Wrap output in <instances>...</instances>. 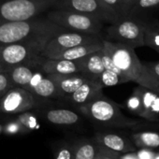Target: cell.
<instances>
[{
	"mask_svg": "<svg viewBox=\"0 0 159 159\" xmlns=\"http://www.w3.org/2000/svg\"><path fill=\"white\" fill-rule=\"evenodd\" d=\"M125 154V153H124ZM120 159H138L137 156L135 155V153H132V152H126L125 155H122L121 154V157Z\"/></svg>",
	"mask_w": 159,
	"mask_h": 159,
	"instance_id": "836d02e7",
	"label": "cell"
},
{
	"mask_svg": "<svg viewBox=\"0 0 159 159\" xmlns=\"http://www.w3.org/2000/svg\"><path fill=\"white\" fill-rule=\"evenodd\" d=\"M25 89L45 100L58 99V92L52 80L37 67L33 78Z\"/></svg>",
	"mask_w": 159,
	"mask_h": 159,
	"instance_id": "7c38bea8",
	"label": "cell"
},
{
	"mask_svg": "<svg viewBox=\"0 0 159 159\" xmlns=\"http://www.w3.org/2000/svg\"><path fill=\"white\" fill-rule=\"evenodd\" d=\"M125 106L130 112H132L133 114H135L139 117H141V115H142V100H141L140 85L137 86L134 89L132 95L126 100Z\"/></svg>",
	"mask_w": 159,
	"mask_h": 159,
	"instance_id": "484cf974",
	"label": "cell"
},
{
	"mask_svg": "<svg viewBox=\"0 0 159 159\" xmlns=\"http://www.w3.org/2000/svg\"><path fill=\"white\" fill-rule=\"evenodd\" d=\"M58 0H0V23L21 22L43 16Z\"/></svg>",
	"mask_w": 159,
	"mask_h": 159,
	"instance_id": "277c9868",
	"label": "cell"
},
{
	"mask_svg": "<svg viewBox=\"0 0 159 159\" xmlns=\"http://www.w3.org/2000/svg\"><path fill=\"white\" fill-rule=\"evenodd\" d=\"M41 117L48 123L55 125L70 126L77 125L81 121L80 115L69 109L64 108H51V109H39Z\"/></svg>",
	"mask_w": 159,
	"mask_h": 159,
	"instance_id": "2e32d148",
	"label": "cell"
},
{
	"mask_svg": "<svg viewBox=\"0 0 159 159\" xmlns=\"http://www.w3.org/2000/svg\"><path fill=\"white\" fill-rule=\"evenodd\" d=\"M72 159H96L101 146L97 140L88 138H83L72 142Z\"/></svg>",
	"mask_w": 159,
	"mask_h": 159,
	"instance_id": "ffe728a7",
	"label": "cell"
},
{
	"mask_svg": "<svg viewBox=\"0 0 159 159\" xmlns=\"http://www.w3.org/2000/svg\"><path fill=\"white\" fill-rule=\"evenodd\" d=\"M55 9L76 11L94 16L105 24H113L118 19L100 0H58Z\"/></svg>",
	"mask_w": 159,
	"mask_h": 159,
	"instance_id": "30bf717a",
	"label": "cell"
},
{
	"mask_svg": "<svg viewBox=\"0 0 159 159\" xmlns=\"http://www.w3.org/2000/svg\"><path fill=\"white\" fill-rule=\"evenodd\" d=\"M157 93H158V94H159V90H158V91H157Z\"/></svg>",
	"mask_w": 159,
	"mask_h": 159,
	"instance_id": "74e56055",
	"label": "cell"
},
{
	"mask_svg": "<svg viewBox=\"0 0 159 159\" xmlns=\"http://www.w3.org/2000/svg\"><path fill=\"white\" fill-rule=\"evenodd\" d=\"M94 139L100 146L119 153L133 152L136 150V146L131 139L117 133L97 132Z\"/></svg>",
	"mask_w": 159,
	"mask_h": 159,
	"instance_id": "5bb4252c",
	"label": "cell"
},
{
	"mask_svg": "<svg viewBox=\"0 0 159 159\" xmlns=\"http://www.w3.org/2000/svg\"><path fill=\"white\" fill-rule=\"evenodd\" d=\"M15 119L18 120L21 125L25 127V129L27 131V133L36 131L39 128V117L33 111H25L19 114L14 115Z\"/></svg>",
	"mask_w": 159,
	"mask_h": 159,
	"instance_id": "d4e9b609",
	"label": "cell"
},
{
	"mask_svg": "<svg viewBox=\"0 0 159 159\" xmlns=\"http://www.w3.org/2000/svg\"><path fill=\"white\" fill-rule=\"evenodd\" d=\"M144 66H146L149 73L156 80V82L159 84V61L145 63Z\"/></svg>",
	"mask_w": 159,
	"mask_h": 159,
	"instance_id": "d6a6232c",
	"label": "cell"
},
{
	"mask_svg": "<svg viewBox=\"0 0 159 159\" xmlns=\"http://www.w3.org/2000/svg\"><path fill=\"white\" fill-rule=\"evenodd\" d=\"M157 7H159V0H136L134 3V6L131 10L130 16H131L132 12H134V11L152 10Z\"/></svg>",
	"mask_w": 159,
	"mask_h": 159,
	"instance_id": "f1b7e54d",
	"label": "cell"
},
{
	"mask_svg": "<svg viewBox=\"0 0 159 159\" xmlns=\"http://www.w3.org/2000/svg\"><path fill=\"white\" fill-rule=\"evenodd\" d=\"M103 49L110 54L114 65L121 71L125 83L135 82L139 85L157 92L159 84L149 73L135 53V49L122 43L102 39Z\"/></svg>",
	"mask_w": 159,
	"mask_h": 159,
	"instance_id": "6da1fadb",
	"label": "cell"
},
{
	"mask_svg": "<svg viewBox=\"0 0 159 159\" xmlns=\"http://www.w3.org/2000/svg\"><path fill=\"white\" fill-rule=\"evenodd\" d=\"M45 74H73L81 73L79 60H64L44 57L41 54L32 64Z\"/></svg>",
	"mask_w": 159,
	"mask_h": 159,
	"instance_id": "8fae6325",
	"label": "cell"
},
{
	"mask_svg": "<svg viewBox=\"0 0 159 159\" xmlns=\"http://www.w3.org/2000/svg\"><path fill=\"white\" fill-rule=\"evenodd\" d=\"M35 70L36 67L32 65H18L10 67L7 73L14 86L25 88L33 78Z\"/></svg>",
	"mask_w": 159,
	"mask_h": 159,
	"instance_id": "44dd1931",
	"label": "cell"
},
{
	"mask_svg": "<svg viewBox=\"0 0 159 159\" xmlns=\"http://www.w3.org/2000/svg\"><path fill=\"white\" fill-rule=\"evenodd\" d=\"M120 157H121V153L113 152L111 150H109L101 146V149L96 159H120Z\"/></svg>",
	"mask_w": 159,
	"mask_h": 159,
	"instance_id": "1f68e13d",
	"label": "cell"
},
{
	"mask_svg": "<svg viewBox=\"0 0 159 159\" xmlns=\"http://www.w3.org/2000/svg\"><path fill=\"white\" fill-rule=\"evenodd\" d=\"M103 88V85L98 81L89 80L78 89H76L73 93L64 97L62 99L78 108L102 95Z\"/></svg>",
	"mask_w": 159,
	"mask_h": 159,
	"instance_id": "4fadbf2b",
	"label": "cell"
},
{
	"mask_svg": "<svg viewBox=\"0 0 159 159\" xmlns=\"http://www.w3.org/2000/svg\"><path fill=\"white\" fill-rule=\"evenodd\" d=\"M44 16L52 23L66 30L79 33L101 36L104 30V25H106L104 22L94 16L61 9H52L47 11Z\"/></svg>",
	"mask_w": 159,
	"mask_h": 159,
	"instance_id": "5b68a950",
	"label": "cell"
},
{
	"mask_svg": "<svg viewBox=\"0 0 159 159\" xmlns=\"http://www.w3.org/2000/svg\"><path fill=\"white\" fill-rule=\"evenodd\" d=\"M98 82L103 85V87L105 86H114L120 84H124L122 78L117 75L116 73L107 70L105 69L103 71V73L100 75Z\"/></svg>",
	"mask_w": 159,
	"mask_h": 159,
	"instance_id": "83f0119b",
	"label": "cell"
},
{
	"mask_svg": "<svg viewBox=\"0 0 159 159\" xmlns=\"http://www.w3.org/2000/svg\"><path fill=\"white\" fill-rule=\"evenodd\" d=\"M102 39L103 38L99 35L79 33V32L65 30L52 35L47 40L41 52V55L47 56L49 54L71 47L98 42L102 40Z\"/></svg>",
	"mask_w": 159,
	"mask_h": 159,
	"instance_id": "9c48e42d",
	"label": "cell"
},
{
	"mask_svg": "<svg viewBox=\"0 0 159 159\" xmlns=\"http://www.w3.org/2000/svg\"><path fill=\"white\" fill-rule=\"evenodd\" d=\"M143 29L144 46L152 48L159 53V21L153 19L148 22H141Z\"/></svg>",
	"mask_w": 159,
	"mask_h": 159,
	"instance_id": "7402d4cb",
	"label": "cell"
},
{
	"mask_svg": "<svg viewBox=\"0 0 159 159\" xmlns=\"http://www.w3.org/2000/svg\"><path fill=\"white\" fill-rule=\"evenodd\" d=\"M131 140L136 147L155 149L159 147V133L155 131H142L132 134Z\"/></svg>",
	"mask_w": 159,
	"mask_h": 159,
	"instance_id": "603a6c76",
	"label": "cell"
},
{
	"mask_svg": "<svg viewBox=\"0 0 159 159\" xmlns=\"http://www.w3.org/2000/svg\"><path fill=\"white\" fill-rule=\"evenodd\" d=\"M79 62L81 73L95 81H98L100 75L105 70L101 56V50L87 54L86 56L79 59Z\"/></svg>",
	"mask_w": 159,
	"mask_h": 159,
	"instance_id": "ac0fdd59",
	"label": "cell"
},
{
	"mask_svg": "<svg viewBox=\"0 0 159 159\" xmlns=\"http://www.w3.org/2000/svg\"><path fill=\"white\" fill-rule=\"evenodd\" d=\"M100 2L109 9L118 20L130 16L131 8L125 2V0H100Z\"/></svg>",
	"mask_w": 159,
	"mask_h": 159,
	"instance_id": "cb8c5ba5",
	"label": "cell"
},
{
	"mask_svg": "<svg viewBox=\"0 0 159 159\" xmlns=\"http://www.w3.org/2000/svg\"><path fill=\"white\" fill-rule=\"evenodd\" d=\"M72 143L62 142L55 152L54 159H72Z\"/></svg>",
	"mask_w": 159,
	"mask_h": 159,
	"instance_id": "f546056e",
	"label": "cell"
},
{
	"mask_svg": "<svg viewBox=\"0 0 159 159\" xmlns=\"http://www.w3.org/2000/svg\"><path fill=\"white\" fill-rule=\"evenodd\" d=\"M77 110L94 124L104 127L133 128L142 125L141 121L125 116L120 106L103 94Z\"/></svg>",
	"mask_w": 159,
	"mask_h": 159,
	"instance_id": "3957f363",
	"label": "cell"
},
{
	"mask_svg": "<svg viewBox=\"0 0 159 159\" xmlns=\"http://www.w3.org/2000/svg\"><path fill=\"white\" fill-rule=\"evenodd\" d=\"M135 1H136V0H135Z\"/></svg>",
	"mask_w": 159,
	"mask_h": 159,
	"instance_id": "f35d334b",
	"label": "cell"
},
{
	"mask_svg": "<svg viewBox=\"0 0 159 159\" xmlns=\"http://www.w3.org/2000/svg\"><path fill=\"white\" fill-rule=\"evenodd\" d=\"M49 39L0 44V62L8 69L18 65H32L41 54Z\"/></svg>",
	"mask_w": 159,
	"mask_h": 159,
	"instance_id": "8992f818",
	"label": "cell"
},
{
	"mask_svg": "<svg viewBox=\"0 0 159 159\" xmlns=\"http://www.w3.org/2000/svg\"><path fill=\"white\" fill-rule=\"evenodd\" d=\"M7 70H8V68L1 62H0V72H4V71H7Z\"/></svg>",
	"mask_w": 159,
	"mask_h": 159,
	"instance_id": "d590c367",
	"label": "cell"
},
{
	"mask_svg": "<svg viewBox=\"0 0 159 159\" xmlns=\"http://www.w3.org/2000/svg\"><path fill=\"white\" fill-rule=\"evenodd\" d=\"M102 47H103L102 40H100V41L94 42V43H88L84 45H80V46L65 49V50L56 52L54 53L49 54L47 56H44V57L64 59V60H79L91 52L101 50Z\"/></svg>",
	"mask_w": 159,
	"mask_h": 159,
	"instance_id": "d6986e66",
	"label": "cell"
},
{
	"mask_svg": "<svg viewBox=\"0 0 159 159\" xmlns=\"http://www.w3.org/2000/svg\"><path fill=\"white\" fill-rule=\"evenodd\" d=\"M65 30L44 15L27 21L0 23V44L50 39L52 35Z\"/></svg>",
	"mask_w": 159,
	"mask_h": 159,
	"instance_id": "7a4b0ae2",
	"label": "cell"
},
{
	"mask_svg": "<svg viewBox=\"0 0 159 159\" xmlns=\"http://www.w3.org/2000/svg\"><path fill=\"white\" fill-rule=\"evenodd\" d=\"M13 86L14 85L12 84V82L7 71L0 72V98Z\"/></svg>",
	"mask_w": 159,
	"mask_h": 159,
	"instance_id": "4dcf8cb0",
	"label": "cell"
},
{
	"mask_svg": "<svg viewBox=\"0 0 159 159\" xmlns=\"http://www.w3.org/2000/svg\"><path fill=\"white\" fill-rule=\"evenodd\" d=\"M142 100L141 118L152 123L159 122V94L140 85Z\"/></svg>",
	"mask_w": 159,
	"mask_h": 159,
	"instance_id": "e0dca14e",
	"label": "cell"
},
{
	"mask_svg": "<svg viewBox=\"0 0 159 159\" xmlns=\"http://www.w3.org/2000/svg\"><path fill=\"white\" fill-rule=\"evenodd\" d=\"M104 39L118 42L133 49L143 47V29L140 21H136L131 16L117 20L110 24L105 29Z\"/></svg>",
	"mask_w": 159,
	"mask_h": 159,
	"instance_id": "ba28073f",
	"label": "cell"
},
{
	"mask_svg": "<svg viewBox=\"0 0 159 159\" xmlns=\"http://www.w3.org/2000/svg\"><path fill=\"white\" fill-rule=\"evenodd\" d=\"M26 133L27 131L21 125V123L15 118H12L8 122H6L5 124H3V134L9 136H15V135H24Z\"/></svg>",
	"mask_w": 159,
	"mask_h": 159,
	"instance_id": "4316f807",
	"label": "cell"
},
{
	"mask_svg": "<svg viewBox=\"0 0 159 159\" xmlns=\"http://www.w3.org/2000/svg\"><path fill=\"white\" fill-rule=\"evenodd\" d=\"M3 134V124L0 123V135Z\"/></svg>",
	"mask_w": 159,
	"mask_h": 159,
	"instance_id": "8d00e7d4",
	"label": "cell"
},
{
	"mask_svg": "<svg viewBox=\"0 0 159 159\" xmlns=\"http://www.w3.org/2000/svg\"><path fill=\"white\" fill-rule=\"evenodd\" d=\"M54 83L57 92L58 99H62L64 97L73 93L82 84L89 81V78L82 73L73 74H47Z\"/></svg>",
	"mask_w": 159,
	"mask_h": 159,
	"instance_id": "9a60e30c",
	"label": "cell"
},
{
	"mask_svg": "<svg viewBox=\"0 0 159 159\" xmlns=\"http://www.w3.org/2000/svg\"><path fill=\"white\" fill-rule=\"evenodd\" d=\"M125 2L131 8V10H132V8H133V6H134V3H135V0H125ZM131 13V12H130Z\"/></svg>",
	"mask_w": 159,
	"mask_h": 159,
	"instance_id": "e575fe53",
	"label": "cell"
},
{
	"mask_svg": "<svg viewBox=\"0 0 159 159\" xmlns=\"http://www.w3.org/2000/svg\"><path fill=\"white\" fill-rule=\"evenodd\" d=\"M48 100L39 98L25 88L13 86L0 98V113L16 115L25 111L39 110Z\"/></svg>",
	"mask_w": 159,
	"mask_h": 159,
	"instance_id": "52a82bcc",
	"label": "cell"
}]
</instances>
